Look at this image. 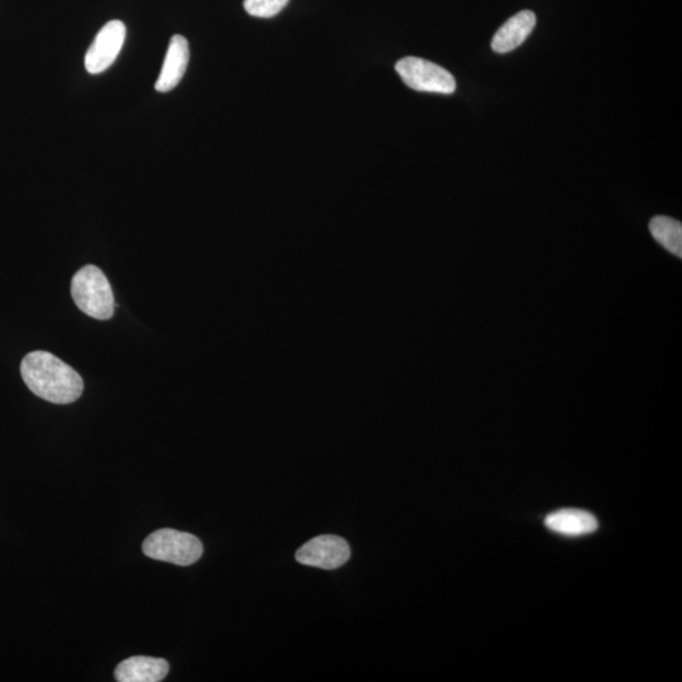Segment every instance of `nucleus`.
<instances>
[{
  "label": "nucleus",
  "instance_id": "nucleus-1",
  "mask_svg": "<svg viewBox=\"0 0 682 682\" xmlns=\"http://www.w3.org/2000/svg\"><path fill=\"white\" fill-rule=\"evenodd\" d=\"M21 374L33 395L56 405L78 401L84 392L80 374L54 354L36 350L21 363Z\"/></svg>",
  "mask_w": 682,
  "mask_h": 682
},
{
  "label": "nucleus",
  "instance_id": "nucleus-2",
  "mask_svg": "<svg viewBox=\"0 0 682 682\" xmlns=\"http://www.w3.org/2000/svg\"><path fill=\"white\" fill-rule=\"evenodd\" d=\"M71 296L84 314L96 320H109L115 312L112 286L98 267L89 264L76 272L71 281Z\"/></svg>",
  "mask_w": 682,
  "mask_h": 682
},
{
  "label": "nucleus",
  "instance_id": "nucleus-3",
  "mask_svg": "<svg viewBox=\"0 0 682 682\" xmlns=\"http://www.w3.org/2000/svg\"><path fill=\"white\" fill-rule=\"evenodd\" d=\"M144 555L153 560L179 566L195 564L203 556L204 546L191 533L162 528L151 533L143 542Z\"/></svg>",
  "mask_w": 682,
  "mask_h": 682
},
{
  "label": "nucleus",
  "instance_id": "nucleus-4",
  "mask_svg": "<svg viewBox=\"0 0 682 682\" xmlns=\"http://www.w3.org/2000/svg\"><path fill=\"white\" fill-rule=\"evenodd\" d=\"M396 71L408 88L425 93L450 95L456 90V81L444 67L419 57H405L397 62Z\"/></svg>",
  "mask_w": 682,
  "mask_h": 682
},
{
  "label": "nucleus",
  "instance_id": "nucleus-5",
  "mask_svg": "<svg viewBox=\"0 0 682 682\" xmlns=\"http://www.w3.org/2000/svg\"><path fill=\"white\" fill-rule=\"evenodd\" d=\"M350 555V546L343 537L323 535L302 545L296 552V560L312 568L334 570L347 564Z\"/></svg>",
  "mask_w": 682,
  "mask_h": 682
},
{
  "label": "nucleus",
  "instance_id": "nucleus-6",
  "mask_svg": "<svg viewBox=\"0 0 682 682\" xmlns=\"http://www.w3.org/2000/svg\"><path fill=\"white\" fill-rule=\"evenodd\" d=\"M126 35V26L122 21L105 24L85 55V67L89 74H102L113 65L126 41Z\"/></svg>",
  "mask_w": 682,
  "mask_h": 682
},
{
  "label": "nucleus",
  "instance_id": "nucleus-7",
  "mask_svg": "<svg viewBox=\"0 0 682 682\" xmlns=\"http://www.w3.org/2000/svg\"><path fill=\"white\" fill-rule=\"evenodd\" d=\"M189 60V42L184 36L175 35L171 38L170 46H168L160 78L155 85L156 90L160 93H168V91L174 90L184 78Z\"/></svg>",
  "mask_w": 682,
  "mask_h": 682
},
{
  "label": "nucleus",
  "instance_id": "nucleus-8",
  "mask_svg": "<svg viewBox=\"0 0 682 682\" xmlns=\"http://www.w3.org/2000/svg\"><path fill=\"white\" fill-rule=\"evenodd\" d=\"M536 26L535 13L522 11L508 19L493 37L492 48L497 54H508L525 42Z\"/></svg>",
  "mask_w": 682,
  "mask_h": 682
},
{
  "label": "nucleus",
  "instance_id": "nucleus-9",
  "mask_svg": "<svg viewBox=\"0 0 682 682\" xmlns=\"http://www.w3.org/2000/svg\"><path fill=\"white\" fill-rule=\"evenodd\" d=\"M170 665L163 659L136 656L120 662L115 669V679L119 682H158L165 679Z\"/></svg>",
  "mask_w": 682,
  "mask_h": 682
},
{
  "label": "nucleus",
  "instance_id": "nucleus-10",
  "mask_svg": "<svg viewBox=\"0 0 682 682\" xmlns=\"http://www.w3.org/2000/svg\"><path fill=\"white\" fill-rule=\"evenodd\" d=\"M545 526L564 536H584L598 530V520L581 509H560L546 517Z\"/></svg>",
  "mask_w": 682,
  "mask_h": 682
},
{
  "label": "nucleus",
  "instance_id": "nucleus-11",
  "mask_svg": "<svg viewBox=\"0 0 682 682\" xmlns=\"http://www.w3.org/2000/svg\"><path fill=\"white\" fill-rule=\"evenodd\" d=\"M650 232L657 243L674 254L682 257V225L669 216H655L650 223Z\"/></svg>",
  "mask_w": 682,
  "mask_h": 682
},
{
  "label": "nucleus",
  "instance_id": "nucleus-12",
  "mask_svg": "<svg viewBox=\"0 0 682 682\" xmlns=\"http://www.w3.org/2000/svg\"><path fill=\"white\" fill-rule=\"evenodd\" d=\"M290 0H244V9L248 14L258 18L277 16Z\"/></svg>",
  "mask_w": 682,
  "mask_h": 682
}]
</instances>
